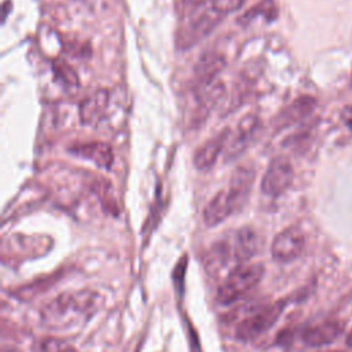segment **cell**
<instances>
[{
	"mask_svg": "<svg viewBox=\"0 0 352 352\" xmlns=\"http://www.w3.org/2000/svg\"><path fill=\"white\" fill-rule=\"evenodd\" d=\"M344 331V322L327 320L311 327H307L301 333V340L305 345L319 348L334 342Z\"/></svg>",
	"mask_w": 352,
	"mask_h": 352,
	"instance_id": "11",
	"label": "cell"
},
{
	"mask_svg": "<svg viewBox=\"0 0 352 352\" xmlns=\"http://www.w3.org/2000/svg\"><path fill=\"white\" fill-rule=\"evenodd\" d=\"M102 296L91 289L63 292L40 309V322L52 331H72L82 327L99 311Z\"/></svg>",
	"mask_w": 352,
	"mask_h": 352,
	"instance_id": "1",
	"label": "cell"
},
{
	"mask_svg": "<svg viewBox=\"0 0 352 352\" xmlns=\"http://www.w3.org/2000/svg\"><path fill=\"white\" fill-rule=\"evenodd\" d=\"M285 307V300L254 307L243 318L238 320L234 333L235 338L243 342L254 341L278 322Z\"/></svg>",
	"mask_w": 352,
	"mask_h": 352,
	"instance_id": "4",
	"label": "cell"
},
{
	"mask_svg": "<svg viewBox=\"0 0 352 352\" xmlns=\"http://www.w3.org/2000/svg\"><path fill=\"white\" fill-rule=\"evenodd\" d=\"M293 177L294 170L290 160L283 155L275 157L261 179V191L272 198L279 197L292 186Z\"/></svg>",
	"mask_w": 352,
	"mask_h": 352,
	"instance_id": "7",
	"label": "cell"
},
{
	"mask_svg": "<svg viewBox=\"0 0 352 352\" xmlns=\"http://www.w3.org/2000/svg\"><path fill=\"white\" fill-rule=\"evenodd\" d=\"M38 352H78L70 344L55 337H47L40 341Z\"/></svg>",
	"mask_w": 352,
	"mask_h": 352,
	"instance_id": "19",
	"label": "cell"
},
{
	"mask_svg": "<svg viewBox=\"0 0 352 352\" xmlns=\"http://www.w3.org/2000/svg\"><path fill=\"white\" fill-rule=\"evenodd\" d=\"M51 248V239L45 236L10 235L1 245L3 263L23 261L44 254Z\"/></svg>",
	"mask_w": 352,
	"mask_h": 352,
	"instance_id": "5",
	"label": "cell"
},
{
	"mask_svg": "<svg viewBox=\"0 0 352 352\" xmlns=\"http://www.w3.org/2000/svg\"><path fill=\"white\" fill-rule=\"evenodd\" d=\"M226 66V59L216 51L205 52L194 66L192 73V89L198 91L217 81V76Z\"/></svg>",
	"mask_w": 352,
	"mask_h": 352,
	"instance_id": "9",
	"label": "cell"
},
{
	"mask_svg": "<svg viewBox=\"0 0 352 352\" xmlns=\"http://www.w3.org/2000/svg\"><path fill=\"white\" fill-rule=\"evenodd\" d=\"M235 210L234 204L231 202L226 188L220 190L205 206L204 210V221L209 227H214L223 223L227 217H230Z\"/></svg>",
	"mask_w": 352,
	"mask_h": 352,
	"instance_id": "15",
	"label": "cell"
},
{
	"mask_svg": "<svg viewBox=\"0 0 352 352\" xmlns=\"http://www.w3.org/2000/svg\"><path fill=\"white\" fill-rule=\"evenodd\" d=\"M109 92L106 89H98L92 95L87 96L78 109L80 121L85 125H96L107 110Z\"/></svg>",
	"mask_w": 352,
	"mask_h": 352,
	"instance_id": "13",
	"label": "cell"
},
{
	"mask_svg": "<svg viewBox=\"0 0 352 352\" xmlns=\"http://www.w3.org/2000/svg\"><path fill=\"white\" fill-rule=\"evenodd\" d=\"M330 352H341V351H330Z\"/></svg>",
	"mask_w": 352,
	"mask_h": 352,
	"instance_id": "25",
	"label": "cell"
},
{
	"mask_svg": "<svg viewBox=\"0 0 352 352\" xmlns=\"http://www.w3.org/2000/svg\"><path fill=\"white\" fill-rule=\"evenodd\" d=\"M314 99L308 98V96H302L297 100H294L282 114H279L278 120H276V126L285 128L298 120H301L304 116H307L312 109H314Z\"/></svg>",
	"mask_w": 352,
	"mask_h": 352,
	"instance_id": "16",
	"label": "cell"
},
{
	"mask_svg": "<svg viewBox=\"0 0 352 352\" xmlns=\"http://www.w3.org/2000/svg\"><path fill=\"white\" fill-rule=\"evenodd\" d=\"M260 131V120L256 114H248L243 117L234 131H230V136L224 148L226 162L239 158L246 148L253 143Z\"/></svg>",
	"mask_w": 352,
	"mask_h": 352,
	"instance_id": "6",
	"label": "cell"
},
{
	"mask_svg": "<svg viewBox=\"0 0 352 352\" xmlns=\"http://www.w3.org/2000/svg\"><path fill=\"white\" fill-rule=\"evenodd\" d=\"M69 151L95 162L99 168L103 169H110L113 165V150L107 143L103 142L78 143L72 146Z\"/></svg>",
	"mask_w": 352,
	"mask_h": 352,
	"instance_id": "14",
	"label": "cell"
},
{
	"mask_svg": "<svg viewBox=\"0 0 352 352\" xmlns=\"http://www.w3.org/2000/svg\"><path fill=\"white\" fill-rule=\"evenodd\" d=\"M305 245V236L298 227H289L280 231L272 241L271 254L278 263H290L300 257Z\"/></svg>",
	"mask_w": 352,
	"mask_h": 352,
	"instance_id": "8",
	"label": "cell"
},
{
	"mask_svg": "<svg viewBox=\"0 0 352 352\" xmlns=\"http://www.w3.org/2000/svg\"><path fill=\"white\" fill-rule=\"evenodd\" d=\"M4 352H16V351H14V349H8V351H4Z\"/></svg>",
	"mask_w": 352,
	"mask_h": 352,
	"instance_id": "24",
	"label": "cell"
},
{
	"mask_svg": "<svg viewBox=\"0 0 352 352\" xmlns=\"http://www.w3.org/2000/svg\"><path fill=\"white\" fill-rule=\"evenodd\" d=\"M94 191L95 194L98 195V198L100 199L102 205L110 210V212H117L118 210V206H117V201L116 198L113 197L111 194V186L103 180V182H96L95 183V187H94Z\"/></svg>",
	"mask_w": 352,
	"mask_h": 352,
	"instance_id": "18",
	"label": "cell"
},
{
	"mask_svg": "<svg viewBox=\"0 0 352 352\" xmlns=\"http://www.w3.org/2000/svg\"><path fill=\"white\" fill-rule=\"evenodd\" d=\"M260 249V236L252 227H242L217 241L206 254V267L214 275L228 274L250 260Z\"/></svg>",
	"mask_w": 352,
	"mask_h": 352,
	"instance_id": "2",
	"label": "cell"
},
{
	"mask_svg": "<svg viewBox=\"0 0 352 352\" xmlns=\"http://www.w3.org/2000/svg\"><path fill=\"white\" fill-rule=\"evenodd\" d=\"M254 176H256L254 169L248 165L239 166L234 170L226 191L236 210H239L245 205L250 194L252 186L254 183Z\"/></svg>",
	"mask_w": 352,
	"mask_h": 352,
	"instance_id": "10",
	"label": "cell"
},
{
	"mask_svg": "<svg viewBox=\"0 0 352 352\" xmlns=\"http://www.w3.org/2000/svg\"><path fill=\"white\" fill-rule=\"evenodd\" d=\"M54 70L56 72V74L69 85H77L78 84V77L74 73V70L67 65V63H59L56 62L54 65Z\"/></svg>",
	"mask_w": 352,
	"mask_h": 352,
	"instance_id": "20",
	"label": "cell"
},
{
	"mask_svg": "<svg viewBox=\"0 0 352 352\" xmlns=\"http://www.w3.org/2000/svg\"><path fill=\"white\" fill-rule=\"evenodd\" d=\"M245 0H213L214 8L226 18L228 14L239 10Z\"/></svg>",
	"mask_w": 352,
	"mask_h": 352,
	"instance_id": "21",
	"label": "cell"
},
{
	"mask_svg": "<svg viewBox=\"0 0 352 352\" xmlns=\"http://www.w3.org/2000/svg\"><path fill=\"white\" fill-rule=\"evenodd\" d=\"M342 118L345 120V122L352 128V107H348L344 110V114H342Z\"/></svg>",
	"mask_w": 352,
	"mask_h": 352,
	"instance_id": "22",
	"label": "cell"
},
{
	"mask_svg": "<svg viewBox=\"0 0 352 352\" xmlns=\"http://www.w3.org/2000/svg\"><path fill=\"white\" fill-rule=\"evenodd\" d=\"M264 265L261 263L242 264L226 275L217 289L216 300L221 305H230L250 292L263 278Z\"/></svg>",
	"mask_w": 352,
	"mask_h": 352,
	"instance_id": "3",
	"label": "cell"
},
{
	"mask_svg": "<svg viewBox=\"0 0 352 352\" xmlns=\"http://www.w3.org/2000/svg\"><path fill=\"white\" fill-rule=\"evenodd\" d=\"M346 344H348L349 346H352V330H351V333H349V336H348V338H346Z\"/></svg>",
	"mask_w": 352,
	"mask_h": 352,
	"instance_id": "23",
	"label": "cell"
},
{
	"mask_svg": "<svg viewBox=\"0 0 352 352\" xmlns=\"http://www.w3.org/2000/svg\"><path fill=\"white\" fill-rule=\"evenodd\" d=\"M230 136V129H224L214 138L206 140L194 154V166L198 170H209L217 161L220 153L226 148Z\"/></svg>",
	"mask_w": 352,
	"mask_h": 352,
	"instance_id": "12",
	"label": "cell"
},
{
	"mask_svg": "<svg viewBox=\"0 0 352 352\" xmlns=\"http://www.w3.org/2000/svg\"><path fill=\"white\" fill-rule=\"evenodd\" d=\"M258 15H261L268 22L276 19V16H278V6H276V3L274 0H260L254 7L248 10L239 18V22L241 23H248L252 19L257 18Z\"/></svg>",
	"mask_w": 352,
	"mask_h": 352,
	"instance_id": "17",
	"label": "cell"
}]
</instances>
